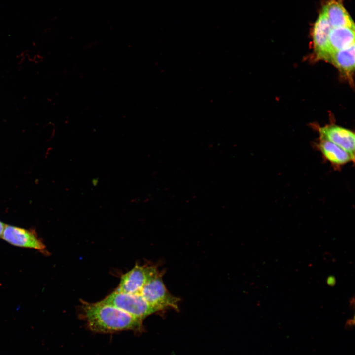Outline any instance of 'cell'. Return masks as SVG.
I'll return each instance as SVG.
<instances>
[{"instance_id": "30bf717a", "label": "cell", "mask_w": 355, "mask_h": 355, "mask_svg": "<svg viewBox=\"0 0 355 355\" xmlns=\"http://www.w3.org/2000/svg\"><path fill=\"white\" fill-rule=\"evenodd\" d=\"M328 61L333 64L344 76L352 82L355 70V44L332 53Z\"/></svg>"}, {"instance_id": "ba28073f", "label": "cell", "mask_w": 355, "mask_h": 355, "mask_svg": "<svg viewBox=\"0 0 355 355\" xmlns=\"http://www.w3.org/2000/svg\"><path fill=\"white\" fill-rule=\"evenodd\" d=\"M316 147L323 158L335 168H339L350 162H354L355 160L347 152L321 137L319 138Z\"/></svg>"}, {"instance_id": "5bb4252c", "label": "cell", "mask_w": 355, "mask_h": 355, "mask_svg": "<svg viewBox=\"0 0 355 355\" xmlns=\"http://www.w3.org/2000/svg\"><path fill=\"white\" fill-rule=\"evenodd\" d=\"M98 180L97 179H94L92 180V183H93L94 186L96 185L98 183Z\"/></svg>"}, {"instance_id": "7a4b0ae2", "label": "cell", "mask_w": 355, "mask_h": 355, "mask_svg": "<svg viewBox=\"0 0 355 355\" xmlns=\"http://www.w3.org/2000/svg\"><path fill=\"white\" fill-rule=\"evenodd\" d=\"M101 302L115 306L142 320L158 312L140 294H128L114 290Z\"/></svg>"}, {"instance_id": "9c48e42d", "label": "cell", "mask_w": 355, "mask_h": 355, "mask_svg": "<svg viewBox=\"0 0 355 355\" xmlns=\"http://www.w3.org/2000/svg\"><path fill=\"white\" fill-rule=\"evenodd\" d=\"M331 27H355L354 23L346 10L342 0H328L322 11Z\"/></svg>"}, {"instance_id": "6da1fadb", "label": "cell", "mask_w": 355, "mask_h": 355, "mask_svg": "<svg viewBox=\"0 0 355 355\" xmlns=\"http://www.w3.org/2000/svg\"><path fill=\"white\" fill-rule=\"evenodd\" d=\"M81 311L88 327L95 332L139 331L142 327V320L115 306L100 301L82 303Z\"/></svg>"}, {"instance_id": "5b68a950", "label": "cell", "mask_w": 355, "mask_h": 355, "mask_svg": "<svg viewBox=\"0 0 355 355\" xmlns=\"http://www.w3.org/2000/svg\"><path fill=\"white\" fill-rule=\"evenodd\" d=\"M1 237L12 245L33 248L43 254L48 253L43 241L34 230L5 224Z\"/></svg>"}, {"instance_id": "52a82bcc", "label": "cell", "mask_w": 355, "mask_h": 355, "mask_svg": "<svg viewBox=\"0 0 355 355\" xmlns=\"http://www.w3.org/2000/svg\"><path fill=\"white\" fill-rule=\"evenodd\" d=\"M320 137L326 140L347 152L355 160V133L351 130L336 125L320 127Z\"/></svg>"}, {"instance_id": "4fadbf2b", "label": "cell", "mask_w": 355, "mask_h": 355, "mask_svg": "<svg viewBox=\"0 0 355 355\" xmlns=\"http://www.w3.org/2000/svg\"><path fill=\"white\" fill-rule=\"evenodd\" d=\"M5 225L4 223L0 221V237H1Z\"/></svg>"}, {"instance_id": "7c38bea8", "label": "cell", "mask_w": 355, "mask_h": 355, "mask_svg": "<svg viewBox=\"0 0 355 355\" xmlns=\"http://www.w3.org/2000/svg\"><path fill=\"white\" fill-rule=\"evenodd\" d=\"M326 283L328 285L333 286L336 284V279L334 276H330L327 278Z\"/></svg>"}, {"instance_id": "277c9868", "label": "cell", "mask_w": 355, "mask_h": 355, "mask_svg": "<svg viewBox=\"0 0 355 355\" xmlns=\"http://www.w3.org/2000/svg\"><path fill=\"white\" fill-rule=\"evenodd\" d=\"M159 273L154 266L136 264L122 275L118 286L115 290L128 294H139L145 284Z\"/></svg>"}, {"instance_id": "8992f818", "label": "cell", "mask_w": 355, "mask_h": 355, "mask_svg": "<svg viewBox=\"0 0 355 355\" xmlns=\"http://www.w3.org/2000/svg\"><path fill=\"white\" fill-rule=\"evenodd\" d=\"M332 29L329 22L321 12L313 27L312 36L314 52L319 59L328 61L330 55L329 37Z\"/></svg>"}, {"instance_id": "8fae6325", "label": "cell", "mask_w": 355, "mask_h": 355, "mask_svg": "<svg viewBox=\"0 0 355 355\" xmlns=\"http://www.w3.org/2000/svg\"><path fill=\"white\" fill-rule=\"evenodd\" d=\"M354 44L355 27H339L332 29L329 37L330 55Z\"/></svg>"}, {"instance_id": "3957f363", "label": "cell", "mask_w": 355, "mask_h": 355, "mask_svg": "<svg viewBox=\"0 0 355 355\" xmlns=\"http://www.w3.org/2000/svg\"><path fill=\"white\" fill-rule=\"evenodd\" d=\"M139 294L158 312L167 309H178L180 299L172 295L167 290L162 279V272L150 280Z\"/></svg>"}]
</instances>
